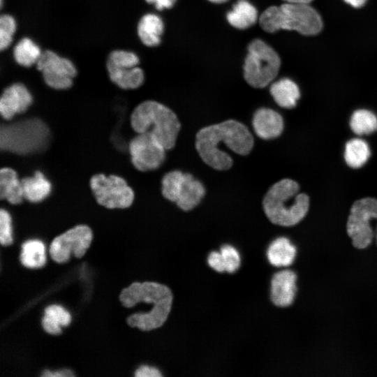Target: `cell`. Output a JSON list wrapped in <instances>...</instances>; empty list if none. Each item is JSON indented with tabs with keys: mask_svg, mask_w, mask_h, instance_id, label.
I'll use <instances>...</instances> for the list:
<instances>
[{
	"mask_svg": "<svg viewBox=\"0 0 377 377\" xmlns=\"http://www.w3.org/2000/svg\"><path fill=\"white\" fill-rule=\"evenodd\" d=\"M0 198L13 205L20 204L24 198L22 182L12 168L0 170Z\"/></svg>",
	"mask_w": 377,
	"mask_h": 377,
	"instance_id": "cell-18",
	"label": "cell"
},
{
	"mask_svg": "<svg viewBox=\"0 0 377 377\" xmlns=\"http://www.w3.org/2000/svg\"><path fill=\"white\" fill-rule=\"evenodd\" d=\"M147 3L154 4L157 10H162L170 8L175 4L176 0H145Z\"/></svg>",
	"mask_w": 377,
	"mask_h": 377,
	"instance_id": "cell-36",
	"label": "cell"
},
{
	"mask_svg": "<svg viewBox=\"0 0 377 377\" xmlns=\"http://www.w3.org/2000/svg\"><path fill=\"white\" fill-rule=\"evenodd\" d=\"M350 126L357 135H368L377 130V117L368 110L360 109L351 115Z\"/></svg>",
	"mask_w": 377,
	"mask_h": 377,
	"instance_id": "cell-27",
	"label": "cell"
},
{
	"mask_svg": "<svg viewBox=\"0 0 377 377\" xmlns=\"http://www.w3.org/2000/svg\"><path fill=\"white\" fill-rule=\"evenodd\" d=\"M12 220L8 212L0 210V243L2 246H9L13 243Z\"/></svg>",
	"mask_w": 377,
	"mask_h": 377,
	"instance_id": "cell-31",
	"label": "cell"
},
{
	"mask_svg": "<svg viewBox=\"0 0 377 377\" xmlns=\"http://www.w3.org/2000/svg\"><path fill=\"white\" fill-rule=\"evenodd\" d=\"M209 265L218 272H226L225 265L220 251L211 252L207 258Z\"/></svg>",
	"mask_w": 377,
	"mask_h": 377,
	"instance_id": "cell-33",
	"label": "cell"
},
{
	"mask_svg": "<svg viewBox=\"0 0 377 377\" xmlns=\"http://www.w3.org/2000/svg\"><path fill=\"white\" fill-rule=\"evenodd\" d=\"M138 36L142 43L148 47L158 45L163 31V22L157 15L148 13L140 20L138 29Z\"/></svg>",
	"mask_w": 377,
	"mask_h": 377,
	"instance_id": "cell-19",
	"label": "cell"
},
{
	"mask_svg": "<svg viewBox=\"0 0 377 377\" xmlns=\"http://www.w3.org/2000/svg\"><path fill=\"white\" fill-rule=\"evenodd\" d=\"M259 24L266 32L286 29L306 36L318 34L323 26L320 15L309 3L289 2L266 8L259 17Z\"/></svg>",
	"mask_w": 377,
	"mask_h": 377,
	"instance_id": "cell-3",
	"label": "cell"
},
{
	"mask_svg": "<svg viewBox=\"0 0 377 377\" xmlns=\"http://www.w3.org/2000/svg\"><path fill=\"white\" fill-rule=\"evenodd\" d=\"M41 54L40 47L27 37L19 40L13 48L15 61L24 67H30L36 64Z\"/></svg>",
	"mask_w": 377,
	"mask_h": 377,
	"instance_id": "cell-24",
	"label": "cell"
},
{
	"mask_svg": "<svg viewBox=\"0 0 377 377\" xmlns=\"http://www.w3.org/2000/svg\"><path fill=\"white\" fill-rule=\"evenodd\" d=\"M45 314L61 326H68L71 321L70 313L63 307L57 304L47 306L45 309Z\"/></svg>",
	"mask_w": 377,
	"mask_h": 377,
	"instance_id": "cell-32",
	"label": "cell"
},
{
	"mask_svg": "<svg viewBox=\"0 0 377 377\" xmlns=\"http://www.w3.org/2000/svg\"><path fill=\"white\" fill-rule=\"evenodd\" d=\"M131 125L138 133H150L165 149L175 147L181 128L175 113L154 101H144L133 110Z\"/></svg>",
	"mask_w": 377,
	"mask_h": 377,
	"instance_id": "cell-4",
	"label": "cell"
},
{
	"mask_svg": "<svg viewBox=\"0 0 377 377\" xmlns=\"http://www.w3.org/2000/svg\"><path fill=\"white\" fill-rule=\"evenodd\" d=\"M295 273L285 269L274 274L271 280L270 297L277 306L285 307L290 305L296 293Z\"/></svg>",
	"mask_w": 377,
	"mask_h": 377,
	"instance_id": "cell-15",
	"label": "cell"
},
{
	"mask_svg": "<svg viewBox=\"0 0 377 377\" xmlns=\"http://www.w3.org/2000/svg\"><path fill=\"white\" fill-rule=\"evenodd\" d=\"M184 173L172 170L166 173L162 179V195L167 200L175 202Z\"/></svg>",
	"mask_w": 377,
	"mask_h": 377,
	"instance_id": "cell-28",
	"label": "cell"
},
{
	"mask_svg": "<svg viewBox=\"0 0 377 377\" xmlns=\"http://www.w3.org/2000/svg\"><path fill=\"white\" fill-rule=\"evenodd\" d=\"M136 377H160L162 376L160 371L153 367L141 366L135 373Z\"/></svg>",
	"mask_w": 377,
	"mask_h": 377,
	"instance_id": "cell-35",
	"label": "cell"
},
{
	"mask_svg": "<svg viewBox=\"0 0 377 377\" xmlns=\"http://www.w3.org/2000/svg\"><path fill=\"white\" fill-rule=\"evenodd\" d=\"M252 124L256 134L263 140L274 139L283 130V119L276 111L262 108L253 114Z\"/></svg>",
	"mask_w": 377,
	"mask_h": 377,
	"instance_id": "cell-16",
	"label": "cell"
},
{
	"mask_svg": "<svg viewBox=\"0 0 377 377\" xmlns=\"http://www.w3.org/2000/svg\"><path fill=\"white\" fill-rule=\"evenodd\" d=\"M17 29L15 18L8 14L0 17V50L7 49L13 41V35Z\"/></svg>",
	"mask_w": 377,
	"mask_h": 377,
	"instance_id": "cell-29",
	"label": "cell"
},
{
	"mask_svg": "<svg viewBox=\"0 0 377 377\" xmlns=\"http://www.w3.org/2000/svg\"><path fill=\"white\" fill-rule=\"evenodd\" d=\"M226 18L233 27L244 29L256 23L258 11L247 0H239L227 13Z\"/></svg>",
	"mask_w": 377,
	"mask_h": 377,
	"instance_id": "cell-23",
	"label": "cell"
},
{
	"mask_svg": "<svg viewBox=\"0 0 377 377\" xmlns=\"http://www.w3.org/2000/svg\"><path fill=\"white\" fill-rule=\"evenodd\" d=\"M208 1L212 3H221L227 1L228 0H208Z\"/></svg>",
	"mask_w": 377,
	"mask_h": 377,
	"instance_id": "cell-40",
	"label": "cell"
},
{
	"mask_svg": "<svg viewBox=\"0 0 377 377\" xmlns=\"http://www.w3.org/2000/svg\"><path fill=\"white\" fill-rule=\"evenodd\" d=\"M138 55L130 51H112L106 61L110 80L123 89H134L140 87L145 80L143 71L138 67Z\"/></svg>",
	"mask_w": 377,
	"mask_h": 377,
	"instance_id": "cell-9",
	"label": "cell"
},
{
	"mask_svg": "<svg viewBox=\"0 0 377 377\" xmlns=\"http://www.w3.org/2000/svg\"><path fill=\"white\" fill-rule=\"evenodd\" d=\"M298 184L290 179H283L273 184L263 200L265 215L274 224L292 226L306 216L309 198L299 193Z\"/></svg>",
	"mask_w": 377,
	"mask_h": 377,
	"instance_id": "cell-2",
	"label": "cell"
},
{
	"mask_svg": "<svg viewBox=\"0 0 377 377\" xmlns=\"http://www.w3.org/2000/svg\"><path fill=\"white\" fill-rule=\"evenodd\" d=\"M281 66L278 54L260 39L252 40L248 45V54L244 65V77L255 88H264L276 77Z\"/></svg>",
	"mask_w": 377,
	"mask_h": 377,
	"instance_id": "cell-6",
	"label": "cell"
},
{
	"mask_svg": "<svg viewBox=\"0 0 377 377\" xmlns=\"http://www.w3.org/2000/svg\"><path fill=\"white\" fill-rule=\"evenodd\" d=\"M91 228L85 225H79L56 237L50 246V256L57 263H64L69 260L71 253L74 256L82 258L89 249L92 241Z\"/></svg>",
	"mask_w": 377,
	"mask_h": 377,
	"instance_id": "cell-11",
	"label": "cell"
},
{
	"mask_svg": "<svg viewBox=\"0 0 377 377\" xmlns=\"http://www.w3.org/2000/svg\"><path fill=\"white\" fill-rule=\"evenodd\" d=\"M269 91L274 101L284 108H294L300 97L298 86L289 78H281L273 82Z\"/></svg>",
	"mask_w": 377,
	"mask_h": 377,
	"instance_id": "cell-20",
	"label": "cell"
},
{
	"mask_svg": "<svg viewBox=\"0 0 377 377\" xmlns=\"http://www.w3.org/2000/svg\"><path fill=\"white\" fill-rule=\"evenodd\" d=\"M296 256V248L286 237H279L274 239L268 246L267 257L272 265L275 267H286L290 265Z\"/></svg>",
	"mask_w": 377,
	"mask_h": 377,
	"instance_id": "cell-21",
	"label": "cell"
},
{
	"mask_svg": "<svg viewBox=\"0 0 377 377\" xmlns=\"http://www.w3.org/2000/svg\"><path fill=\"white\" fill-rule=\"evenodd\" d=\"M33 102L27 87L16 82L6 87L0 98V112L4 119H11L15 114L25 112Z\"/></svg>",
	"mask_w": 377,
	"mask_h": 377,
	"instance_id": "cell-14",
	"label": "cell"
},
{
	"mask_svg": "<svg viewBox=\"0 0 377 377\" xmlns=\"http://www.w3.org/2000/svg\"><path fill=\"white\" fill-rule=\"evenodd\" d=\"M285 2L289 3H309L313 0H283Z\"/></svg>",
	"mask_w": 377,
	"mask_h": 377,
	"instance_id": "cell-39",
	"label": "cell"
},
{
	"mask_svg": "<svg viewBox=\"0 0 377 377\" xmlns=\"http://www.w3.org/2000/svg\"><path fill=\"white\" fill-rule=\"evenodd\" d=\"M346 3L354 8H360L364 5L367 0H343Z\"/></svg>",
	"mask_w": 377,
	"mask_h": 377,
	"instance_id": "cell-38",
	"label": "cell"
},
{
	"mask_svg": "<svg viewBox=\"0 0 377 377\" xmlns=\"http://www.w3.org/2000/svg\"><path fill=\"white\" fill-rule=\"evenodd\" d=\"M371 152L369 145L360 138H353L346 144L344 159L348 166L359 168L368 161Z\"/></svg>",
	"mask_w": 377,
	"mask_h": 377,
	"instance_id": "cell-25",
	"label": "cell"
},
{
	"mask_svg": "<svg viewBox=\"0 0 377 377\" xmlns=\"http://www.w3.org/2000/svg\"><path fill=\"white\" fill-rule=\"evenodd\" d=\"M20 258L22 264L28 268L43 267L46 261L44 244L38 239L25 242L22 246Z\"/></svg>",
	"mask_w": 377,
	"mask_h": 377,
	"instance_id": "cell-26",
	"label": "cell"
},
{
	"mask_svg": "<svg viewBox=\"0 0 377 377\" xmlns=\"http://www.w3.org/2000/svg\"><path fill=\"white\" fill-rule=\"evenodd\" d=\"M128 150L134 167L142 172L159 168L165 158V147L150 133H138L129 142Z\"/></svg>",
	"mask_w": 377,
	"mask_h": 377,
	"instance_id": "cell-13",
	"label": "cell"
},
{
	"mask_svg": "<svg viewBox=\"0 0 377 377\" xmlns=\"http://www.w3.org/2000/svg\"><path fill=\"white\" fill-rule=\"evenodd\" d=\"M41 376L44 377H67L73 376L74 375L71 370L63 369L55 371L45 370L43 372Z\"/></svg>",
	"mask_w": 377,
	"mask_h": 377,
	"instance_id": "cell-37",
	"label": "cell"
},
{
	"mask_svg": "<svg viewBox=\"0 0 377 377\" xmlns=\"http://www.w3.org/2000/svg\"><path fill=\"white\" fill-rule=\"evenodd\" d=\"M119 300L127 308L139 302H145L170 313L173 297L170 289L165 285L145 281L134 282L124 288L119 295Z\"/></svg>",
	"mask_w": 377,
	"mask_h": 377,
	"instance_id": "cell-10",
	"label": "cell"
},
{
	"mask_svg": "<svg viewBox=\"0 0 377 377\" xmlns=\"http://www.w3.org/2000/svg\"><path fill=\"white\" fill-rule=\"evenodd\" d=\"M221 145L245 156L251 151L254 140L245 125L233 119L205 126L196 134L195 148L202 160L215 170H226L232 167L233 161L221 149Z\"/></svg>",
	"mask_w": 377,
	"mask_h": 377,
	"instance_id": "cell-1",
	"label": "cell"
},
{
	"mask_svg": "<svg viewBox=\"0 0 377 377\" xmlns=\"http://www.w3.org/2000/svg\"><path fill=\"white\" fill-rule=\"evenodd\" d=\"M41 325L48 334L59 335L61 333L60 325L46 314L42 318Z\"/></svg>",
	"mask_w": 377,
	"mask_h": 377,
	"instance_id": "cell-34",
	"label": "cell"
},
{
	"mask_svg": "<svg viewBox=\"0 0 377 377\" xmlns=\"http://www.w3.org/2000/svg\"><path fill=\"white\" fill-rule=\"evenodd\" d=\"M24 198L31 202H38L49 195L51 184L40 171H36L34 175L21 179Z\"/></svg>",
	"mask_w": 377,
	"mask_h": 377,
	"instance_id": "cell-22",
	"label": "cell"
},
{
	"mask_svg": "<svg viewBox=\"0 0 377 377\" xmlns=\"http://www.w3.org/2000/svg\"><path fill=\"white\" fill-rule=\"evenodd\" d=\"M50 139L47 126L38 118L2 125L0 147L3 151L27 155L45 150Z\"/></svg>",
	"mask_w": 377,
	"mask_h": 377,
	"instance_id": "cell-5",
	"label": "cell"
},
{
	"mask_svg": "<svg viewBox=\"0 0 377 377\" xmlns=\"http://www.w3.org/2000/svg\"><path fill=\"white\" fill-rule=\"evenodd\" d=\"M90 186L96 202L106 208H127L133 203V191L121 177L96 174L90 179Z\"/></svg>",
	"mask_w": 377,
	"mask_h": 377,
	"instance_id": "cell-7",
	"label": "cell"
},
{
	"mask_svg": "<svg viewBox=\"0 0 377 377\" xmlns=\"http://www.w3.org/2000/svg\"><path fill=\"white\" fill-rule=\"evenodd\" d=\"M205 194L203 184L191 174L184 173L175 203L181 209L188 211L200 202Z\"/></svg>",
	"mask_w": 377,
	"mask_h": 377,
	"instance_id": "cell-17",
	"label": "cell"
},
{
	"mask_svg": "<svg viewBox=\"0 0 377 377\" xmlns=\"http://www.w3.org/2000/svg\"><path fill=\"white\" fill-rule=\"evenodd\" d=\"M220 252L222 255L225 265L226 272L233 273L236 272L241 263V258L238 251L231 245H223Z\"/></svg>",
	"mask_w": 377,
	"mask_h": 377,
	"instance_id": "cell-30",
	"label": "cell"
},
{
	"mask_svg": "<svg viewBox=\"0 0 377 377\" xmlns=\"http://www.w3.org/2000/svg\"><path fill=\"white\" fill-rule=\"evenodd\" d=\"M372 221H377V199L364 198L355 201L347 221V232L355 247L364 249L371 244L374 235Z\"/></svg>",
	"mask_w": 377,
	"mask_h": 377,
	"instance_id": "cell-8",
	"label": "cell"
},
{
	"mask_svg": "<svg viewBox=\"0 0 377 377\" xmlns=\"http://www.w3.org/2000/svg\"><path fill=\"white\" fill-rule=\"evenodd\" d=\"M47 85L54 89H67L73 85L77 75L74 64L52 50H45L36 63Z\"/></svg>",
	"mask_w": 377,
	"mask_h": 377,
	"instance_id": "cell-12",
	"label": "cell"
}]
</instances>
